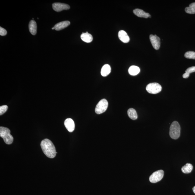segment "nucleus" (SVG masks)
Returning a JSON list of instances; mask_svg holds the SVG:
<instances>
[{"label":"nucleus","instance_id":"obj_1","mask_svg":"<svg viewBox=\"0 0 195 195\" xmlns=\"http://www.w3.org/2000/svg\"><path fill=\"white\" fill-rule=\"evenodd\" d=\"M42 151L48 157L50 158H55L57 152L55 146L51 141L48 139L42 140L41 143Z\"/></svg>","mask_w":195,"mask_h":195},{"label":"nucleus","instance_id":"obj_2","mask_svg":"<svg viewBox=\"0 0 195 195\" xmlns=\"http://www.w3.org/2000/svg\"><path fill=\"white\" fill-rule=\"evenodd\" d=\"M11 131L7 127H0V136L3 139L4 141L6 144H11L14 141V138L11 135Z\"/></svg>","mask_w":195,"mask_h":195},{"label":"nucleus","instance_id":"obj_3","mask_svg":"<svg viewBox=\"0 0 195 195\" xmlns=\"http://www.w3.org/2000/svg\"><path fill=\"white\" fill-rule=\"evenodd\" d=\"M181 127L177 121H174L171 124L170 130V136L172 138L176 140L180 137Z\"/></svg>","mask_w":195,"mask_h":195},{"label":"nucleus","instance_id":"obj_4","mask_svg":"<svg viewBox=\"0 0 195 195\" xmlns=\"http://www.w3.org/2000/svg\"><path fill=\"white\" fill-rule=\"evenodd\" d=\"M108 106V102L105 99L101 100L96 105L95 112L96 114H101L106 111Z\"/></svg>","mask_w":195,"mask_h":195},{"label":"nucleus","instance_id":"obj_5","mask_svg":"<svg viewBox=\"0 0 195 195\" xmlns=\"http://www.w3.org/2000/svg\"><path fill=\"white\" fill-rule=\"evenodd\" d=\"M146 90L149 93L156 94L161 91L162 87L161 85L158 83H149L147 86Z\"/></svg>","mask_w":195,"mask_h":195},{"label":"nucleus","instance_id":"obj_6","mask_svg":"<svg viewBox=\"0 0 195 195\" xmlns=\"http://www.w3.org/2000/svg\"><path fill=\"white\" fill-rule=\"evenodd\" d=\"M164 172L159 170L155 172L149 177V181L151 183H155L160 181L164 176Z\"/></svg>","mask_w":195,"mask_h":195},{"label":"nucleus","instance_id":"obj_7","mask_svg":"<svg viewBox=\"0 0 195 195\" xmlns=\"http://www.w3.org/2000/svg\"><path fill=\"white\" fill-rule=\"evenodd\" d=\"M150 39L154 49L156 50L159 49L161 46V39L156 35L151 34L150 36Z\"/></svg>","mask_w":195,"mask_h":195},{"label":"nucleus","instance_id":"obj_8","mask_svg":"<svg viewBox=\"0 0 195 195\" xmlns=\"http://www.w3.org/2000/svg\"><path fill=\"white\" fill-rule=\"evenodd\" d=\"M52 8L55 11L60 12L64 10L69 9L70 6L67 4L63 3H55L52 4Z\"/></svg>","mask_w":195,"mask_h":195},{"label":"nucleus","instance_id":"obj_9","mask_svg":"<svg viewBox=\"0 0 195 195\" xmlns=\"http://www.w3.org/2000/svg\"><path fill=\"white\" fill-rule=\"evenodd\" d=\"M64 124L66 128L70 132H72L74 131L75 128V124L74 121L72 119H67L64 121Z\"/></svg>","mask_w":195,"mask_h":195},{"label":"nucleus","instance_id":"obj_10","mask_svg":"<svg viewBox=\"0 0 195 195\" xmlns=\"http://www.w3.org/2000/svg\"><path fill=\"white\" fill-rule=\"evenodd\" d=\"M118 37L121 41L125 43H128L130 41V38L128 35L124 30H120L118 33Z\"/></svg>","mask_w":195,"mask_h":195},{"label":"nucleus","instance_id":"obj_11","mask_svg":"<svg viewBox=\"0 0 195 195\" xmlns=\"http://www.w3.org/2000/svg\"><path fill=\"white\" fill-rule=\"evenodd\" d=\"M133 12L137 17H140L147 18L150 16L149 13L145 12L143 10L140 9H136L133 10Z\"/></svg>","mask_w":195,"mask_h":195},{"label":"nucleus","instance_id":"obj_12","mask_svg":"<svg viewBox=\"0 0 195 195\" xmlns=\"http://www.w3.org/2000/svg\"><path fill=\"white\" fill-rule=\"evenodd\" d=\"M70 24V22L69 21H63L57 23L54 26V28L56 30L59 31L65 28L69 25Z\"/></svg>","mask_w":195,"mask_h":195},{"label":"nucleus","instance_id":"obj_13","mask_svg":"<svg viewBox=\"0 0 195 195\" xmlns=\"http://www.w3.org/2000/svg\"><path fill=\"white\" fill-rule=\"evenodd\" d=\"M29 31L32 34L35 35L37 33V26L36 22L33 20H31L29 25Z\"/></svg>","mask_w":195,"mask_h":195},{"label":"nucleus","instance_id":"obj_14","mask_svg":"<svg viewBox=\"0 0 195 195\" xmlns=\"http://www.w3.org/2000/svg\"><path fill=\"white\" fill-rule=\"evenodd\" d=\"M81 38L82 40L86 43H90L93 41V37L91 34L86 32L83 33L81 36Z\"/></svg>","mask_w":195,"mask_h":195},{"label":"nucleus","instance_id":"obj_15","mask_svg":"<svg viewBox=\"0 0 195 195\" xmlns=\"http://www.w3.org/2000/svg\"><path fill=\"white\" fill-rule=\"evenodd\" d=\"M111 68L108 64H105L102 67L101 69V74L103 77H106L110 73Z\"/></svg>","mask_w":195,"mask_h":195},{"label":"nucleus","instance_id":"obj_16","mask_svg":"<svg viewBox=\"0 0 195 195\" xmlns=\"http://www.w3.org/2000/svg\"><path fill=\"white\" fill-rule=\"evenodd\" d=\"M129 73L132 76H136L140 72V69L138 67L133 65L130 67L128 70Z\"/></svg>","mask_w":195,"mask_h":195},{"label":"nucleus","instance_id":"obj_17","mask_svg":"<svg viewBox=\"0 0 195 195\" xmlns=\"http://www.w3.org/2000/svg\"><path fill=\"white\" fill-rule=\"evenodd\" d=\"M193 169V166L192 164L187 163L181 168L182 171L184 174H189Z\"/></svg>","mask_w":195,"mask_h":195},{"label":"nucleus","instance_id":"obj_18","mask_svg":"<svg viewBox=\"0 0 195 195\" xmlns=\"http://www.w3.org/2000/svg\"><path fill=\"white\" fill-rule=\"evenodd\" d=\"M127 114H128L129 118L132 120H136L138 118L137 114L136 111L133 108H130L127 111Z\"/></svg>","mask_w":195,"mask_h":195},{"label":"nucleus","instance_id":"obj_19","mask_svg":"<svg viewBox=\"0 0 195 195\" xmlns=\"http://www.w3.org/2000/svg\"><path fill=\"white\" fill-rule=\"evenodd\" d=\"M186 13L190 14H195V2L190 4L188 7L185 9Z\"/></svg>","mask_w":195,"mask_h":195},{"label":"nucleus","instance_id":"obj_20","mask_svg":"<svg viewBox=\"0 0 195 195\" xmlns=\"http://www.w3.org/2000/svg\"><path fill=\"white\" fill-rule=\"evenodd\" d=\"M184 56L189 59H195V52L192 51H187L185 54Z\"/></svg>","mask_w":195,"mask_h":195},{"label":"nucleus","instance_id":"obj_21","mask_svg":"<svg viewBox=\"0 0 195 195\" xmlns=\"http://www.w3.org/2000/svg\"><path fill=\"white\" fill-rule=\"evenodd\" d=\"M8 107L7 105H3L0 107V115L5 113L8 110Z\"/></svg>","mask_w":195,"mask_h":195},{"label":"nucleus","instance_id":"obj_22","mask_svg":"<svg viewBox=\"0 0 195 195\" xmlns=\"http://www.w3.org/2000/svg\"><path fill=\"white\" fill-rule=\"evenodd\" d=\"M195 67L193 66L189 67L186 70L185 73L189 75H190V73L195 72Z\"/></svg>","mask_w":195,"mask_h":195},{"label":"nucleus","instance_id":"obj_23","mask_svg":"<svg viewBox=\"0 0 195 195\" xmlns=\"http://www.w3.org/2000/svg\"><path fill=\"white\" fill-rule=\"evenodd\" d=\"M7 34V32L5 29L0 27V35L1 36H5Z\"/></svg>","mask_w":195,"mask_h":195},{"label":"nucleus","instance_id":"obj_24","mask_svg":"<svg viewBox=\"0 0 195 195\" xmlns=\"http://www.w3.org/2000/svg\"><path fill=\"white\" fill-rule=\"evenodd\" d=\"M190 75L187 74L186 73H184L183 75V77L185 79H187V78H188L189 76Z\"/></svg>","mask_w":195,"mask_h":195},{"label":"nucleus","instance_id":"obj_25","mask_svg":"<svg viewBox=\"0 0 195 195\" xmlns=\"http://www.w3.org/2000/svg\"><path fill=\"white\" fill-rule=\"evenodd\" d=\"M193 192H194V193L195 194V186H194V187H193Z\"/></svg>","mask_w":195,"mask_h":195},{"label":"nucleus","instance_id":"obj_26","mask_svg":"<svg viewBox=\"0 0 195 195\" xmlns=\"http://www.w3.org/2000/svg\"><path fill=\"white\" fill-rule=\"evenodd\" d=\"M52 29H55V28H54V27H53L52 28Z\"/></svg>","mask_w":195,"mask_h":195}]
</instances>
